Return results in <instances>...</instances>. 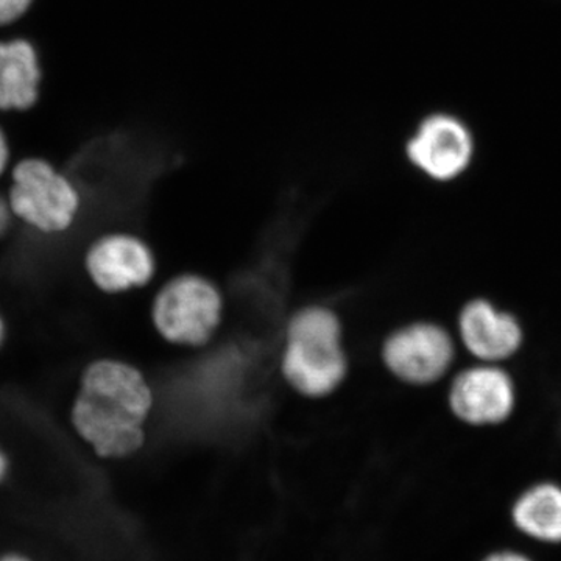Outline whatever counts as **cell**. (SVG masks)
Returning a JSON list of instances; mask_svg holds the SVG:
<instances>
[{
    "instance_id": "1",
    "label": "cell",
    "mask_w": 561,
    "mask_h": 561,
    "mask_svg": "<svg viewBox=\"0 0 561 561\" xmlns=\"http://www.w3.org/2000/svg\"><path fill=\"white\" fill-rule=\"evenodd\" d=\"M153 402L150 382L136 365L101 357L80 373L70 426L101 459H127L146 445Z\"/></svg>"
},
{
    "instance_id": "2",
    "label": "cell",
    "mask_w": 561,
    "mask_h": 561,
    "mask_svg": "<svg viewBox=\"0 0 561 561\" xmlns=\"http://www.w3.org/2000/svg\"><path fill=\"white\" fill-rule=\"evenodd\" d=\"M342 321L327 306L301 308L290 317L280 354V373L301 397H330L348 376Z\"/></svg>"
},
{
    "instance_id": "3",
    "label": "cell",
    "mask_w": 561,
    "mask_h": 561,
    "mask_svg": "<svg viewBox=\"0 0 561 561\" xmlns=\"http://www.w3.org/2000/svg\"><path fill=\"white\" fill-rule=\"evenodd\" d=\"M7 201L16 221L46 238L68 232L83 205L79 186L43 158L14 165Z\"/></svg>"
},
{
    "instance_id": "4",
    "label": "cell",
    "mask_w": 561,
    "mask_h": 561,
    "mask_svg": "<svg viewBox=\"0 0 561 561\" xmlns=\"http://www.w3.org/2000/svg\"><path fill=\"white\" fill-rule=\"evenodd\" d=\"M224 320V297L197 273L173 276L154 295L151 323L165 342L187 348L206 345Z\"/></svg>"
},
{
    "instance_id": "5",
    "label": "cell",
    "mask_w": 561,
    "mask_h": 561,
    "mask_svg": "<svg viewBox=\"0 0 561 561\" xmlns=\"http://www.w3.org/2000/svg\"><path fill=\"white\" fill-rule=\"evenodd\" d=\"M381 356L394 378L408 386L426 387L445 378L456 359V343L442 324L413 321L391 332Z\"/></svg>"
},
{
    "instance_id": "6",
    "label": "cell",
    "mask_w": 561,
    "mask_h": 561,
    "mask_svg": "<svg viewBox=\"0 0 561 561\" xmlns=\"http://www.w3.org/2000/svg\"><path fill=\"white\" fill-rule=\"evenodd\" d=\"M83 267L95 289L122 295L149 286L157 273V260L149 243L139 236L111 231L90 243Z\"/></svg>"
},
{
    "instance_id": "7",
    "label": "cell",
    "mask_w": 561,
    "mask_h": 561,
    "mask_svg": "<svg viewBox=\"0 0 561 561\" xmlns=\"http://www.w3.org/2000/svg\"><path fill=\"white\" fill-rule=\"evenodd\" d=\"M448 404L453 415L468 426H497L515 412V381L501 364L479 362L453 379Z\"/></svg>"
},
{
    "instance_id": "8",
    "label": "cell",
    "mask_w": 561,
    "mask_h": 561,
    "mask_svg": "<svg viewBox=\"0 0 561 561\" xmlns=\"http://www.w3.org/2000/svg\"><path fill=\"white\" fill-rule=\"evenodd\" d=\"M457 328L465 350L485 364L512 359L524 343L522 321L485 298H474L461 308Z\"/></svg>"
},
{
    "instance_id": "9",
    "label": "cell",
    "mask_w": 561,
    "mask_h": 561,
    "mask_svg": "<svg viewBox=\"0 0 561 561\" xmlns=\"http://www.w3.org/2000/svg\"><path fill=\"white\" fill-rule=\"evenodd\" d=\"M409 160L432 180L457 179L470 165L472 139L459 121L432 116L408 144Z\"/></svg>"
},
{
    "instance_id": "10",
    "label": "cell",
    "mask_w": 561,
    "mask_h": 561,
    "mask_svg": "<svg viewBox=\"0 0 561 561\" xmlns=\"http://www.w3.org/2000/svg\"><path fill=\"white\" fill-rule=\"evenodd\" d=\"M38 51L27 39L0 41V110L32 108L39 98Z\"/></svg>"
},
{
    "instance_id": "11",
    "label": "cell",
    "mask_w": 561,
    "mask_h": 561,
    "mask_svg": "<svg viewBox=\"0 0 561 561\" xmlns=\"http://www.w3.org/2000/svg\"><path fill=\"white\" fill-rule=\"evenodd\" d=\"M515 529L541 545H561V485L557 482L534 483L522 491L512 504Z\"/></svg>"
},
{
    "instance_id": "12",
    "label": "cell",
    "mask_w": 561,
    "mask_h": 561,
    "mask_svg": "<svg viewBox=\"0 0 561 561\" xmlns=\"http://www.w3.org/2000/svg\"><path fill=\"white\" fill-rule=\"evenodd\" d=\"M33 0H0V25L13 24L31 9Z\"/></svg>"
},
{
    "instance_id": "13",
    "label": "cell",
    "mask_w": 561,
    "mask_h": 561,
    "mask_svg": "<svg viewBox=\"0 0 561 561\" xmlns=\"http://www.w3.org/2000/svg\"><path fill=\"white\" fill-rule=\"evenodd\" d=\"M481 561H534L526 553L513 551V549H500L486 553Z\"/></svg>"
},
{
    "instance_id": "14",
    "label": "cell",
    "mask_w": 561,
    "mask_h": 561,
    "mask_svg": "<svg viewBox=\"0 0 561 561\" xmlns=\"http://www.w3.org/2000/svg\"><path fill=\"white\" fill-rule=\"evenodd\" d=\"M14 220L16 219L11 213L9 201L0 195V238H3L11 230Z\"/></svg>"
},
{
    "instance_id": "15",
    "label": "cell",
    "mask_w": 561,
    "mask_h": 561,
    "mask_svg": "<svg viewBox=\"0 0 561 561\" xmlns=\"http://www.w3.org/2000/svg\"><path fill=\"white\" fill-rule=\"evenodd\" d=\"M10 162V146L7 136L3 135L2 128H0V176L5 173Z\"/></svg>"
},
{
    "instance_id": "16",
    "label": "cell",
    "mask_w": 561,
    "mask_h": 561,
    "mask_svg": "<svg viewBox=\"0 0 561 561\" xmlns=\"http://www.w3.org/2000/svg\"><path fill=\"white\" fill-rule=\"evenodd\" d=\"M10 471V459L7 456L5 449L0 445V485L5 482L7 476Z\"/></svg>"
},
{
    "instance_id": "17",
    "label": "cell",
    "mask_w": 561,
    "mask_h": 561,
    "mask_svg": "<svg viewBox=\"0 0 561 561\" xmlns=\"http://www.w3.org/2000/svg\"><path fill=\"white\" fill-rule=\"evenodd\" d=\"M0 561H33L32 559H28V557L22 556V553H7V556H3Z\"/></svg>"
},
{
    "instance_id": "18",
    "label": "cell",
    "mask_w": 561,
    "mask_h": 561,
    "mask_svg": "<svg viewBox=\"0 0 561 561\" xmlns=\"http://www.w3.org/2000/svg\"><path fill=\"white\" fill-rule=\"evenodd\" d=\"M7 339V323L3 320L2 313H0V350H2L3 343Z\"/></svg>"
}]
</instances>
